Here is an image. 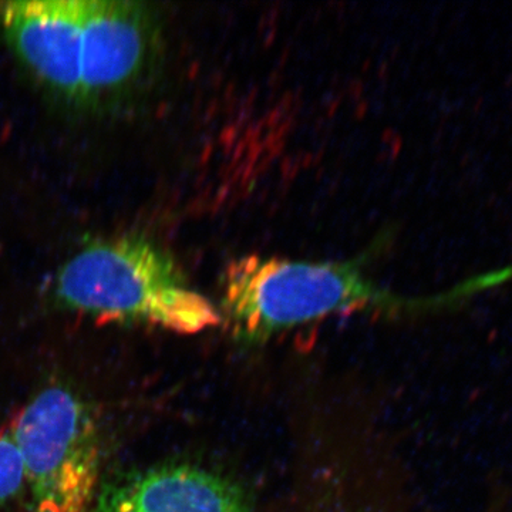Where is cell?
<instances>
[{"mask_svg":"<svg viewBox=\"0 0 512 512\" xmlns=\"http://www.w3.org/2000/svg\"><path fill=\"white\" fill-rule=\"evenodd\" d=\"M57 295L69 308L97 318L181 335H197L222 320L214 303L184 281L173 258L146 239L84 249L60 271Z\"/></svg>","mask_w":512,"mask_h":512,"instance_id":"1","label":"cell"},{"mask_svg":"<svg viewBox=\"0 0 512 512\" xmlns=\"http://www.w3.org/2000/svg\"><path fill=\"white\" fill-rule=\"evenodd\" d=\"M362 261L306 262L248 255L224 274L222 319L248 339L365 309L386 299L362 271Z\"/></svg>","mask_w":512,"mask_h":512,"instance_id":"2","label":"cell"},{"mask_svg":"<svg viewBox=\"0 0 512 512\" xmlns=\"http://www.w3.org/2000/svg\"><path fill=\"white\" fill-rule=\"evenodd\" d=\"M36 512H90L99 494L100 436L89 406L62 386L42 390L10 429Z\"/></svg>","mask_w":512,"mask_h":512,"instance_id":"3","label":"cell"},{"mask_svg":"<svg viewBox=\"0 0 512 512\" xmlns=\"http://www.w3.org/2000/svg\"><path fill=\"white\" fill-rule=\"evenodd\" d=\"M158 46L156 15L143 3L84 0L82 101L134 86L153 67Z\"/></svg>","mask_w":512,"mask_h":512,"instance_id":"4","label":"cell"},{"mask_svg":"<svg viewBox=\"0 0 512 512\" xmlns=\"http://www.w3.org/2000/svg\"><path fill=\"white\" fill-rule=\"evenodd\" d=\"M84 0L0 3V22L23 62L47 86L82 101Z\"/></svg>","mask_w":512,"mask_h":512,"instance_id":"5","label":"cell"},{"mask_svg":"<svg viewBox=\"0 0 512 512\" xmlns=\"http://www.w3.org/2000/svg\"><path fill=\"white\" fill-rule=\"evenodd\" d=\"M90 512H248L224 478L191 466H167L124 476L97 494Z\"/></svg>","mask_w":512,"mask_h":512,"instance_id":"6","label":"cell"},{"mask_svg":"<svg viewBox=\"0 0 512 512\" xmlns=\"http://www.w3.org/2000/svg\"><path fill=\"white\" fill-rule=\"evenodd\" d=\"M25 468L19 448L9 431L0 434V508L22 491Z\"/></svg>","mask_w":512,"mask_h":512,"instance_id":"7","label":"cell"}]
</instances>
